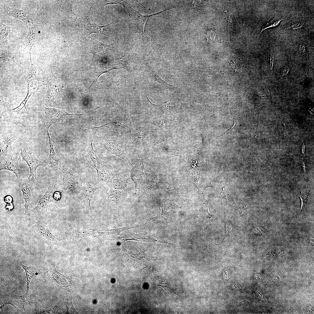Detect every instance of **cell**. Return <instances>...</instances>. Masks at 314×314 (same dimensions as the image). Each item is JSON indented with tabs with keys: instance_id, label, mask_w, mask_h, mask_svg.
Here are the masks:
<instances>
[{
	"instance_id": "cell-3",
	"label": "cell",
	"mask_w": 314,
	"mask_h": 314,
	"mask_svg": "<svg viewBox=\"0 0 314 314\" xmlns=\"http://www.w3.org/2000/svg\"><path fill=\"white\" fill-rule=\"evenodd\" d=\"M44 109L43 121L46 129H48L50 126L59 121L64 116L72 115L66 112L54 108L44 107Z\"/></svg>"
},
{
	"instance_id": "cell-35",
	"label": "cell",
	"mask_w": 314,
	"mask_h": 314,
	"mask_svg": "<svg viewBox=\"0 0 314 314\" xmlns=\"http://www.w3.org/2000/svg\"><path fill=\"white\" fill-rule=\"evenodd\" d=\"M5 208V209L8 211L12 210L14 208V205L12 203H8Z\"/></svg>"
},
{
	"instance_id": "cell-14",
	"label": "cell",
	"mask_w": 314,
	"mask_h": 314,
	"mask_svg": "<svg viewBox=\"0 0 314 314\" xmlns=\"http://www.w3.org/2000/svg\"><path fill=\"white\" fill-rule=\"evenodd\" d=\"M63 182V188L65 191L71 192L74 190L76 183L72 170H68L64 173Z\"/></svg>"
},
{
	"instance_id": "cell-7",
	"label": "cell",
	"mask_w": 314,
	"mask_h": 314,
	"mask_svg": "<svg viewBox=\"0 0 314 314\" xmlns=\"http://www.w3.org/2000/svg\"><path fill=\"white\" fill-rule=\"evenodd\" d=\"M56 188L55 182H51L43 196L40 198L33 210L35 211L47 208L53 199V193Z\"/></svg>"
},
{
	"instance_id": "cell-40",
	"label": "cell",
	"mask_w": 314,
	"mask_h": 314,
	"mask_svg": "<svg viewBox=\"0 0 314 314\" xmlns=\"http://www.w3.org/2000/svg\"><path fill=\"white\" fill-rule=\"evenodd\" d=\"M224 14L226 16V19L228 22H232V20L230 15L226 12V11L225 10L224 12Z\"/></svg>"
},
{
	"instance_id": "cell-25",
	"label": "cell",
	"mask_w": 314,
	"mask_h": 314,
	"mask_svg": "<svg viewBox=\"0 0 314 314\" xmlns=\"http://www.w3.org/2000/svg\"><path fill=\"white\" fill-rule=\"evenodd\" d=\"M18 264L23 268L26 272L27 279V290L25 295L26 298L27 299L30 283L31 280L35 274V272L31 269V267H28L22 264V263Z\"/></svg>"
},
{
	"instance_id": "cell-43",
	"label": "cell",
	"mask_w": 314,
	"mask_h": 314,
	"mask_svg": "<svg viewBox=\"0 0 314 314\" xmlns=\"http://www.w3.org/2000/svg\"><path fill=\"white\" fill-rule=\"evenodd\" d=\"M310 238L311 242V243H312V244L313 245V243H313L314 242V240H313V237L312 236H311L310 237Z\"/></svg>"
},
{
	"instance_id": "cell-23",
	"label": "cell",
	"mask_w": 314,
	"mask_h": 314,
	"mask_svg": "<svg viewBox=\"0 0 314 314\" xmlns=\"http://www.w3.org/2000/svg\"><path fill=\"white\" fill-rule=\"evenodd\" d=\"M15 140L13 137L8 140L3 141L0 144V156H6L10 153L12 144Z\"/></svg>"
},
{
	"instance_id": "cell-37",
	"label": "cell",
	"mask_w": 314,
	"mask_h": 314,
	"mask_svg": "<svg viewBox=\"0 0 314 314\" xmlns=\"http://www.w3.org/2000/svg\"><path fill=\"white\" fill-rule=\"evenodd\" d=\"M273 61L274 55L273 51H272L271 53V55L270 57V67L271 70H272L273 69Z\"/></svg>"
},
{
	"instance_id": "cell-16",
	"label": "cell",
	"mask_w": 314,
	"mask_h": 314,
	"mask_svg": "<svg viewBox=\"0 0 314 314\" xmlns=\"http://www.w3.org/2000/svg\"><path fill=\"white\" fill-rule=\"evenodd\" d=\"M29 26L28 34L25 39V42L27 47L29 48L30 52L31 61V51L33 46L38 39L35 26L32 23L29 22L28 23Z\"/></svg>"
},
{
	"instance_id": "cell-6",
	"label": "cell",
	"mask_w": 314,
	"mask_h": 314,
	"mask_svg": "<svg viewBox=\"0 0 314 314\" xmlns=\"http://www.w3.org/2000/svg\"><path fill=\"white\" fill-rule=\"evenodd\" d=\"M34 66L32 65L31 68L30 74L27 79V83L28 87V93L27 95L20 105L18 106V108L20 110H22L24 108L26 109L25 105L26 103L30 96L35 91L38 87L39 83L38 80L36 76V72Z\"/></svg>"
},
{
	"instance_id": "cell-30",
	"label": "cell",
	"mask_w": 314,
	"mask_h": 314,
	"mask_svg": "<svg viewBox=\"0 0 314 314\" xmlns=\"http://www.w3.org/2000/svg\"><path fill=\"white\" fill-rule=\"evenodd\" d=\"M65 304L66 306L68 313H78L76 311L72 305V300L67 301Z\"/></svg>"
},
{
	"instance_id": "cell-42",
	"label": "cell",
	"mask_w": 314,
	"mask_h": 314,
	"mask_svg": "<svg viewBox=\"0 0 314 314\" xmlns=\"http://www.w3.org/2000/svg\"><path fill=\"white\" fill-rule=\"evenodd\" d=\"M302 156L305 157V147L304 144L303 145L302 148Z\"/></svg>"
},
{
	"instance_id": "cell-36",
	"label": "cell",
	"mask_w": 314,
	"mask_h": 314,
	"mask_svg": "<svg viewBox=\"0 0 314 314\" xmlns=\"http://www.w3.org/2000/svg\"><path fill=\"white\" fill-rule=\"evenodd\" d=\"M13 201L12 197L10 195L6 196L4 198V201L8 203H12Z\"/></svg>"
},
{
	"instance_id": "cell-4",
	"label": "cell",
	"mask_w": 314,
	"mask_h": 314,
	"mask_svg": "<svg viewBox=\"0 0 314 314\" xmlns=\"http://www.w3.org/2000/svg\"><path fill=\"white\" fill-rule=\"evenodd\" d=\"M18 155L11 154L0 156V170H7L13 172L17 178L20 176Z\"/></svg>"
},
{
	"instance_id": "cell-32",
	"label": "cell",
	"mask_w": 314,
	"mask_h": 314,
	"mask_svg": "<svg viewBox=\"0 0 314 314\" xmlns=\"http://www.w3.org/2000/svg\"><path fill=\"white\" fill-rule=\"evenodd\" d=\"M302 26V25L301 23H297L292 24L289 27V28L292 29H297L301 28Z\"/></svg>"
},
{
	"instance_id": "cell-33",
	"label": "cell",
	"mask_w": 314,
	"mask_h": 314,
	"mask_svg": "<svg viewBox=\"0 0 314 314\" xmlns=\"http://www.w3.org/2000/svg\"><path fill=\"white\" fill-rule=\"evenodd\" d=\"M299 51L301 54H305L306 52V48L305 45L303 44L300 45L299 47Z\"/></svg>"
},
{
	"instance_id": "cell-22",
	"label": "cell",
	"mask_w": 314,
	"mask_h": 314,
	"mask_svg": "<svg viewBox=\"0 0 314 314\" xmlns=\"http://www.w3.org/2000/svg\"><path fill=\"white\" fill-rule=\"evenodd\" d=\"M56 85L52 81L49 83L45 103L47 106H50L53 103L55 97L56 95L57 90Z\"/></svg>"
},
{
	"instance_id": "cell-31",
	"label": "cell",
	"mask_w": 314,
	"mask_h": 314,
	"mask_svg": "<svg viewBox=\"0 0 314 314\" xmlns=\"http://www.w3.org/2000/svg\"><path fill=\"white\" fill-rule=\"evenodd\" d=\"M308 195L307 196H304L301 193H300L299 195V197L301 200V208L299 212H300L301 210L305 208L308 199Z\"/></svg>"
},
{
	"instance_id": "cell-12",
	"label": "cell",
	"mask_w": 314,
	"mask_h": 314,
	"mask_svg": "<svg viewBox=\"0 0 314 314\" xmlns=\"http://www.w3.org/2000/svg\"><path fill=\"white\" fill-rule=\"evenodd\" d=\"M104 145L107 150L110 153L124 159L125 156V147L124 145L119 144L116 140H111L105 142Z\"/></svg>"
},
{
	"instance_id": "cell-5",
	"label": "cell",
	"mask_w": 314,
	"mask_h": 314,
	"mask_svg": "<svg viewBox=\"0 0 314 314\" xmlns=\"http://www.w3.org/2000/svg\"><path fill=\"white\" fill-rule=\"evenodd\" d=\"M144 163L142 159L137 160L136 162L131 171V177L133 182L135 190L137 192H140V185L144 176Z\"/></svg>"
},
{
	"instance_id": "cell-41",
	"label": "cell",
	"mask_w": 314,
	"mask_h": 314,
	"mask_svg": "<svg viewBox=\"0 0 314 314\" xmlns=\"http://www.w3.org/2000/svg\"><path fill=\"white\" fill-rule=\"evenodd\" d=\"M302 166V167L303 170L304 174L306 173V164L302 160L301 163Z\"/></svg>"
},
{
	"instance_id": "cell-18",
	"label": "cell",
	"mask_w": 314,
	"mask_h": 314,
	"mask_svg": "<svg viewBox=\"0 0 314 314\" xmlns=\"http://www.w3.org/2000/svg\"><path fill=\"white\" fill-rule=\"evenodd\" d=\"M106 183L110 188L122 190L126 187L127 181L123 177L116 174H114Z\"/></svg>"
},
{
	"instance_id": "cell-21",
	"label": "cell",
	"mask_w": 314,
	"mask_h": 314,
	"mask_svg": "<svg viewBox=\"0 0 314 314\" xmlns=\"http://www.w3.org/2000/svg\"><path fill=\"white\" fill-rule=\"evenodd\" d=\"M91 8H90V10L88 14V16L87 17V20L86 23V29L87 30L89 31V33L90 34L92 33H98L102 34L106 36V35H105L103 31V28L106 26H107L110 24H114V23H111L105 26H99L95 24L91 23L90 20V14Z\"/></svg>"
},
{
	"instance_id": "cell-10",
	"label": "cell",
	"mask_w": 314,
	"mask_h": 314,
	"mask_svg": "<svg viewBox=\"0 0 314 314\" xmlns=\"http://www.w3.org/2000/svg\"><path fill=\"white\" fill-rule=\"evenodd\" d=\"M47 272L51 279L61 286L67 287L72 285V279L57 271L55 265L53 266Z\"/></svg>"
},
{
	"instance_id": "cell-19",
	"label": "cell",
	"mask_w": 314,
	"mask_h": 314,
	"mask_svg": "<svg viewBox=\"0 0 314 314\" xmlns=\"http://www.w3.org/2000/svg\"><path fill=\"white\" fill-rule=\"evenodd\" d=\"M128 121L125 119L120 117L114 118L107 123L103 124L100 126L95 127L98 129L102 127H106L113 130H117L127 126Z\"/></svg>"
},
{
	"instance_id": "cell-24",
	"label": "cell",
	"mask_w": 314,
	"mask_h": 314,
	"mask_svg": "<svg viewBox=\"0 0 314 314\" xmlns=\"http://www.w3.org/2000/svg\"><path fill=\"white\" fill-rule=\"evenodd\" d=\"M95 133L93 137L92 140L89 143V154L90 162L91 166L92 168L95 169L96 164L100 160L97 156L96 152L93 149L92 143Z\"/></svg>"
},
{
	"instance_id": "cell-2",
	"label": "cell",
	"mask_w": 314,
	"mask_h": 314,
	"mask_svg": "<svg viewBox=\"0 0 314 314\" xmlns=\"http://www.w3.org/2000/svg\"><path fill=\"white\" fill-rule=\"evenodd\" d=\"M17 180L22 191L25 200L24 206L25 209V214H26L28 212V207L32 200L31 180L27 176H21L17 178Z\"/></svg>"
},
{
	"instance_id": "cell-27",
	"label": "cell",
	"mask_w": 314,
	"mask_h": 314,
	"mask_svg": "<svg viewBox=\"0 0 314 314\" xmlns=\"http://www.w3.org/2000/svg\"><path fill=\"white\" fill-rule=\"evenodd\" d=\"M9 29L8 26L3 24H0V38L2 42L5 43L7 47L9 48L10 46L8 42Z\"/></svg>"
},
{
	"instance_id": "cell-11",
	"label": "cell",
	"mask_w": 314,
	"mask_h": 314,
	"mask_svg": "<svg viewBox=\"0 0 314 314\" xmlns=\"http://www.w3.org/2000/svg\"><path fill=\"white\" fill-rule=\"evenodd\" d=\"M95 189L88 182L83 184L81 190V197L83 202L92 212L90 203Z\"/></svg>"
},
{
	"instance_id": "cell-1",
	"label": "cell",
	"mask_w": 314,
	"mask_h": 314,
	"mask_svg": "<svg viewBox=\"0 0 314 314\" xmlns=\"http://www.w3.org/2000/svg\"><path fill=\"white\" fill-rule=\"evenodd\" d=\"M21 155L29 167L30 171L29 178L31 180L35 178L36 170L38 166H41L46 167L48 164L45 161L38 160L33 150L29 147L22 149Z\"/></svg>"
},
{
	"instance_id": "cell-9",
	"label": "cell",
	"mask_w": 314,
	"mask_h": 314,
	"mask_svg": "<svg viewBox=\"0 0 314 314\" xmlns=\"http://www.w3.org/2000/svg\"><path fill=\"white\" fill-rule=\"evenodd\" d=\"M141 72L142 74L146 77L150 78L159 83L164 87L174 92L175 88L167 83L162 79L152 69L144 63H141Z\"/></svg>"
},
{
	"instance_id": "cell-29",
	"label": "cell",
	"mask_w": 314,
	"mask_h": 314,
	"mask_svg": "<svg viewBox=\"0 0 314 314\" xmlns=\"http://www.w3.org/2000/svg\"><path fill=\"white\" fill-rule=\"evenodd\" d=\"M283 19H281L277 21H274L273 22H266L263 26L261 31V33L263 31L267 28L270 27H275L277 26Z\"/></svg>"
},
{
	"instance_id": "cell-28",
	"label": "cell",
	"mask_w": 314,
	"mask_h": 314,
	"mask_svg": "<svg viewBox=\"0 0 314 314\" xmlns=\"http://www.w3.org/2000/svg\"><path fill=\"white\" fill-rule=\"evenodd\" d=\"M121 190L110 188L108 196L110 198H119L121 195Z\"/></svg>"
},
{
	"instance_id": "cell-20",
	"label": "cell",
	"mask_w": 314,
	"mask_h": 314,
	"mask_svg": "<svg viewBox=\"0 0 314 314\" xmlns=\"http://www.w3.org/2000/svg\"><path fill=\"white\" fill-rule=\"evenodd\" d=\"M36 224L38 232L42 237L50 241H57L58 239L51 233L47 226L39 220Z\"/></svg>"
},
{
	"instance_id": "cell-8",
	"label": "cell",
	"mask_w": 314,
	"mask_h": 314,
	"mask_svg": "<svg viewBox=\"0 0 314 314\" xmlns=\"http://www.w3.org/2000/svg\"><path fill=\"white\" fill-rule=\"evenodd\" d=\"M95 169L97 171V181L107 183L114 175L111 167L100 160L96 165Z\"/></svg>"
},
{
	"instance_id": "cell-34",
	"label": "cell",
	"mask_w": 314,
	"mask_h": 314,
	"mask_svg": "<svg viewBox=\"0 0 314 314\" xmlns=\"http://www.w3.org/2000/svg\"><path fill=\"white\" fill-rule=\"evenodd\" d=\"M61 193L59 191H56L53 193V198L55 200H60L61 198Z\"/></svg>"
},
{
	"instance_id": "cell-38",
	"label": "cell",
	"mask_w": 314,
	"mask_h": 314,
	"mask_svg": "<svg viewBox=\"0 0 314 314\" xmlns=\"http://www.w3.org/2000/svg\"><path fill=\"white\" fill-rule=\"evenodd\" d=\"M290 70V68L288 66H286L284 68L281 74L282 76L286 75L288 73Z\"/></svg>"
},
{
	"instance_id": "cell-39",
	"label": "cell",
	"mask_w": 314,
	"mask_h": 314,
	"mask_svg": "<svg viewBox=\"0 0 314 314\" xmlns=\"http://www.w3.org/2000/svg\"><path fill=\"white\" fill-rule=\"evenodd\" d=\"M226 229L227 232L226 234V236L229 235V233L231 232V227L230 225V224L228 222H227L226 225Z\"/></svg>"
},
{
	"instance_id": "cell-26",
	"label": "cell",
	"mask_w": 314,
	"mask_h": 314,
	"mask_svg": "<svg viewBox=\"0 0 314 314\" xmlns=\"http://www.w3.org/2000/svg\"><path fill=\"white\" fill-rule=\"evenodd\" d=\"M166 10L151 15H144L142 14H139L138 15H137V17H136V19H137L136 21L137 22L138 24V25H139V26L140 27V29H142V32H143L145 36H146V35L144 34V28L145 24L148 19L152 16L155 15L158 13L163 12Z\"/></svg>"
},
{
	"instance_id": "cell-13",
	"label": "cell",
	"mask_w": 314,
	"mask_h": 314,
	"mask_svg": "<svg viewBox=\"0 0 314 314\" xmlns=\"http://www.w3.org/2000/svg\"><path fill=\"white\" fill-rule=\"evenodd\" d=\"M48 130V129L46 130L49 138L50 147L48 161L51 167L54 171L57 173H60L61 172V170L60 167V162L54 151L53 144L50 137Z\"/></svg>"
},
{
	"instance_id": "cell-17",
	"label": "cell",
	"mask_w": 314,
	"mask_h": 314,
	"mask_svg": "<svg viewBox=\"0 0 314 314\" xmlns=\"http://www.w3.org/2000/svg\"><path fill=\"white\" fill-rule=\"evenodd\" d=\"M149 132L144 127H139L133 130L130 135L132 143L135 144H141Z\"/></svg>"
},
{
	"instance_id": "cell-15",
	"label": "cell",
	"mask_w": 314,
	"mask_h": 314,
	"mask_svg": "<svg viewBox=\"0 0 314 314\" xmlns=\"http://www.w3.org/2000/svg\"><path fill=\"white\" fill-rule=\"evenodd\" d=\"M3 10L6 14L13 17L15 19H19L26 24H27L29 21L28 15L25 11L19 10L9 7L5 6L3 8Z\"/></svg>"
}]
</instances>
